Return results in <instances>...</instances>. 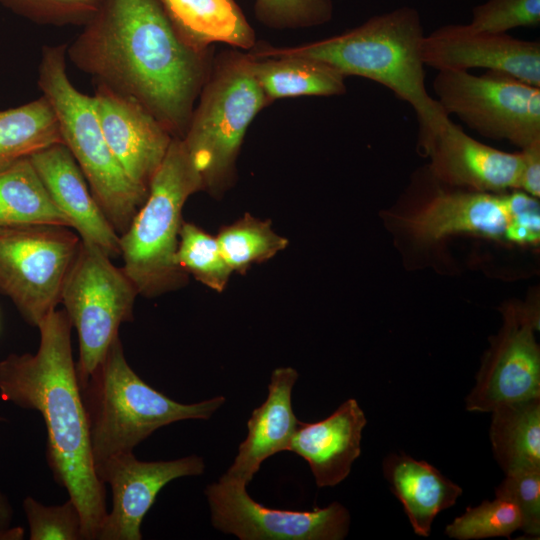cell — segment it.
<instances>
[{
    "mask_svg": "<svg viewBox=\"0 0 540 540\" xmlns=\"http://www.w3.org/2000/svg\"><path fill=\"white\" fill-rule=\"evenodd\" d=\"M67 58L96 84L145 107L183 138L213 63L179 36L160 0H103Z\"/></svg>",
    "mask_w": 540,
    "mask_h": 540,
    "instance_id": "1",
    "label": "cell"
},
{
    "mask_svg": "<svg viewBox=\"0 0 540 540\" xmlns=\"http://www.w3.org/2000/svg\"><path fill=\"white\" fill-rule=\"evenodd\" d=\"M72 323L54 310L38 326L35 354H9L0 361V395L38 411L47 431L46 459L54 480L78 507L84 540H97L107 515L105 484L91 453L86 412L71 345Z\"/></svg>",
    "mask_w": 540,
    "mask_h": 540,
    "instance_id": "2",
    "label": "cell"
},
{
    "mask_svg": "<svg viewBox=\"0 0 540 540\" xmlns=\"http://www.w3.org/2000/svg\"><path fill=\"white\" fill-rule=\"evenodd\" d=\"M424 31L415 8L402 6L375 15L342 34L294 46L272 47L257 43L255 56L291 55L315 59L348 76L363 77L391 90L415 111L419 145L427 141L449 117L425 85L422 59Z\"/></svg>",
    "mask_w": 540,
    "mask_h": 540,
    "instance_id": "3",
    "label": "cell"
},
{
    "mask_svg": "<svg viewBox=\"0 0 540 540\" xmlns=\"http://www.w3.org/2000/svg\"><path fill=\"white\" fill-rule=\"evenodd\" d=\"M94 466L134 448L157 429L187 419H209L224 396L179 403L144 382L128 364L120 338L80 385Z\"/></svg>",
    "mask_w": 540,
    "mask_h": 540,
    "instance_id": "4",
    "label": "cell"
},
{
    "mask_svg": "<svg viewBox=\"0 0 540 540\" xmlns=\"http://www.w3.org/2000/svg\"><path fill=\"white\" fill-rule=\"evenodd\" d=\"M183 138L203 190L221 195L234 181L244 137L271 102L259 85L248 52L219 53L204 83Z\"/></svg>",
    "mask_w": 540,
    "mask_h": 540,
    "instance_id": "5",
    "label": "cell"
},
{
    "mask_svg": "<svg viewBox=\"0 0 540 540\" xmlns=\"http://www.w3.org/2000/svg\"><path fill=\"white\" fill-rule=\"evenodd\" d=\"M66 53V44L43 46L38 86L56 114L63 144L120 236L146 200L148 191L130 179L108 146L92 96L80 92L68 77Z\"/></svg>",
    "mask_w": 540,
    "mask_h": 540,
    "instance_id": "6",
    "label": "cell"
},
{
    "mask_svg": "<svg viewBox=\"0 0 540 540\" xmlns=\"http://www.w3.org/2000/svg\"><path fill=\"white\" fill-rule=\"evenodd\" d=\"M203 190L181 138H173L154 174L148 195L127 230L120 235L123 271L138 294L154 297L182 286L187 278L175 254L187 199Z\"/></svg>",
    "mask_w": 540,
    "mask_h": 540,
    "instance_id": "7",
    "label": "cell"
},
{
    "mask_svg": "<svg viewBox=\"0 0 540 540\" xmlns=\"http://www.w3.org/2000/svg\"><path fill=\"white\" fill-rule=\"evenodd\" d=\"M138 295L122 267L115 266L96 245L81 239L60 299L78 335L79 386L119 337L121 324L133 320Z\"/></svg>",
    "mask_w": 540,
    "mask_h": 540,
    "instance_id": "8",
    "label": "cell"
},
{
    "mask_svg": "<svg viewBox=\"0 0 540 540\" xmlns=\"http://www.w3.org/2000/svg\"><path fill=\"white\" fill-rule=\"evenodd\" d=\"M80 241L63 226L0 228V292L31 326L56 310Z\"/></svg>",
    "mask_w": 540,
    "mask_h": 540,
    "instance_id": "9",
    "label": "cell"
},
{
    "mask_svg": "<svg viewBox=\"0 0 540 540\" xmlns=\"http://www.w3.org/2000/svg\"><path fill=\"white\" fill-rule=\"evenodd\" d=\"M433 89L447 115L485 137L521 149L540 140V87L501 72L442 70Z\"/></svg>",
    "mask_w": 540,
    "mask_h": 540,
    "instance_id": "10",
    "label": "cell"
},
{
    "mask_svg": "<svg viewBox=\"0 0 540 540\" xmlns=\"http://www.w3.org/2000/svg\"><path fill=\"white\" fill-rule=\"evenodd\" d=\"M520 189L491 193L439 192L408 221V229L423 242L469 233L521 245L540 239V208Z\"/></svg>",
    "mask_w": 540,
    "mask_h": 540,
    "instance_id": "11",
    "label": "cell"
},
{
    "mask_svg": "<svg viewBox=\"0 0 540 540\" xmlns=\"http://www.w3.org/2000/svg\"><path fill=\"white\" fill-rule=\"evenodd\" d=\"M246 487L222 478L206 487L214 528L241 540H342L348 533L350 514L338 502L309 511L273 509Z\"/></svg>",
    "mask_w": 540,
    "mask_h": 540,
    "instance_id": "12",
    "label": "cell"
},
{
    "mask_svg": "<svg viewBox=\"0 0 540 540\" xmlns=\"http://www.w3.org/2000/svg\"><path fill=\"white\" fill-rule=\"evenodd\" d=\"M503 314V326L465 399L468 411L491 412L502 404L540 397V349L534 335L538 310L509 306Z\"/></svg>",
    "mask_w": 540,
    "mask_h": 540,
    "instance_id": "13",
    "label": "cell"
},
{
    "mask_svg": "<svg viewBox=\"0 0 540 540\" xmlns=\"http://www.w3.org/2000/svg\"><path fill=\"white\" fill-rule=\"evenodd\" d=\"M205 470L202 457L191 455L169 461H141L133 452L111 456L95 465L98 478L112 491L97 540H141V524L160 490L184 476Z\"/></svg>",
    "mask_w": 540,
    "mask_h": 540,
    "instance_id": "14",
    "label": "cell"
},
{
    "mask_svg": "<svg viewBox=\"0 0 540 540\" xmlns=\"http://www.w3.org/2000/svg\"><path fill=\"white\" fill-rule=\"evenodd\" d=\"M422 59L438 71L484 68L540 87V43L493 33L470 24H450L424 36Z\"/></svg>",
    "mask_w": 540,
    "mask_h": 540,
    "instance_id": "15",
    "label": "cell"
},
{
    "mask_svg": "<svg viewBox=\"0 0 540 540\" xmlns=\"http://www.w3.org/2000/svg\"><path fill=\"white\" fill-rule=\"evenodd\" d=\"M419 147L429 157L430 172L439 182L479 192L519 189L521 152H504L475 140L450 116Z\"/></svg>",
    "mask_w": 540,
    "mask_h": 540,
    "instance_id": "16",
    "label": "cell"
},
{
    "mask_svg": "<svg viewBox=\"0 0 540 540\" xmlns=\"http://www.w3.org/2000/svg\"><path fill=\"white\" fill-rule=\"evenodd\" d=\"M92 98L114 156L130 179L148 191L174 137L145 107L129 96L97 84Z\"/></svg>",
    "mask_w": 540,
    "mask_h": 540,
    "instance_id": "17",
    "label": "cell"
},
{
    "mask_svg": "<svg viewBox=\"0 0 540 540\" xmlns=\"http://www.w3.org/2000/svg\"><path fill=\"white\" fill-rule=\"evenodd\" d=\"M29 158L71 229L111 259L119 257L120 236L99 207L69 149L63 143L54 144Z\"/></svg>",
    "mask_w": 540,
    "mask_h": 540,
    "instance_id": "18",
    "label": "cell"
},
{
    "mask_svg": "<svg viewBox=\"0 0 540 540\" xmlns=\"http://www.w3.org/2000/svg\"><path fill=\"white\" fill-rule=\"evenodd\" d=\"M297 379L298 373L292 367H279L272 372L267 398L252 411L246 438L240 443L232 465L220 478L247 486L267 458L288 451L300 423L291 400Z\"/></svg>",
    "mask_w": 540,
    "mask_h": 540,
    "instance_id": "19",
    "label": "cell"
},
{
    "mask_svg": "<svg viewBox=\"0 0 540 540\" xmlns=\"http://www.w3.org/2000/svg\"><path fill=\"white\" fill-rule=\"evenodd\" d=\"M366 423L357 401L348 399L321 421L300 422L288 451L308 463L318 487H333L349 475L360 456Z\"/></svg>",
    "mask_w": 540,
    "mask_h": 540,
    "instance_id": "20",
    "label": "cell"
},
{
    "mask_svg": "<svg viewBox=\"0 0 540 540\" xmlns=\"http://www.w3.org/2000/svg\"><path fill=\"white\" fill-rule=\"evenodd\" d=\"M383 475L403 505L415 534L428 537L441 511L453 506L462 488L426 461L391 454L383 461Z\"/></svg>",
    "mask_w": 540,
    "mask_h": 540,
    "instance_id": "21",
    "label": "cell"
},
{
    "mask_svg": "<svg viewBox=\"0 0 540 540\" xmlns=\"http://www.w3.org/2000/svg\"><path fill=\"white\" fill-rule=\"evenodd\" d=\"M183 41L198 51L225 43L247 51L256 34L235 0H160Z\"/></svg>",
    "mask_w": 540,
    "mask_h": 540,
    "instance_id": "22",
    "label": "cell"
},
{
    "mask_svg": "<svg viewBox=\"0 0 540 540\" xmlns=\"http://www.w3.org/2000/svg\"><path fill=\"white\" fill-rule=\"evenodd\" d=\"M251 57L253 73L268 100L298 96H336L346 92L345 77L328 64L300 56Z\"/></svg>",
    "mask_w": 540,
    "mask_h": 540,
    "instance_id": "23",
    "label": "cell"
},
{
    "mask_svg": "<svg viewBox=\"0 0 540 540\" xmlns=\"http://www.w3.org/2000/svg\"><path fill=\"white\" fill-rule=\"evenodd\" d=\"M491 412L489 437L505 474L540 469V397L502 404Z\"/></svg>",
    "mask_w": 540,
    "mask_h": 540,
    "instance_id": "24",
    "label": "cell"
},
{
    "mask_svg": "<svg viewBox=\"0 0 540 540\" xmlns=\"http://www.w3.org/2000/svg\"><path fill=\"white\" fill-rule=\"evenodd\" d=\"M27 225L71 228L29 157L0 171V228Z\"/></svg>",
    "mask_w": 540,
    "mask_h": 540,
    "instance_id": "25",
    "label": "cell"
},
{
    "mask_svg": "<svg viewBox=\"0 0 540 540\" xmlns=\"http://www.w3.org/2000/svg\"><path fill=\"white\" fill-rule=\"evenodd\" d=\"M59 143V123L45 96L0 111V171Z\"/></svg>",
    "mask_w": 540,
    "mask_h": 540,
    "instance_id": "26",
    "label": "cell"
},
{
    "mask_svg": "<svg viewBox=\"0 0 540 540\" xmlns=\"http://www.w3.org/2000/svg\"><path fill=\"white\" fill-rule=\"evenodd\" d=\"M216 239L225 262L238 273L273 258L288 246V240L273 230L270 221L249 213L221 228Z\"/></svg>",
    "mask_w": 540,
    "mask_h": 540,
    "instance_id": "27",
    "label": "cell"
},
{
    "mask_svg": "<svg viewBox=\"0 0 540 540\" xmlns=\"http://www.w3.org/2000/svg\"><path fill=\"white\" fill-rule=\"evenodd\" d=\"M176 264L187 275L222 292L233 273L225 262L216 237L193 223H182L175 254Z\"/></svg>",
    "mask_w": 540,
    "mask_h": 540,
    "instance_id": "28",
    "label": "cell"
},
{
    "mask_svg": "<svg viewBox=\"0 0 540 540\" xmlns=\"http://www.w3.org/2000/svg\"><path fill=\"white\" fill-rule=\"evenodd\" d=\"M522 514L511 500L496 496L493 501H483L468 507L459 517L446 526L445 534L457 540L509 537L520 530Z\"/></svg>",
    "mask_w": 540,
    "mask_h": 540,
    "instance_id": "29",
    "label": "cell"
},
{
    "mask_svg": "<svg viewBox=\"0 0 540 540\" xmlns=\"http://www.w3.org/2000/svg\"><path fill=\"white\" fill-rule=\"evenodd\" d=\"M30 540H83L80 511L71 498L61 505L46 506L31 496L23 501Z\"/></svg>",
    "mask_w": 540,
    "mask_h": 540,
    "instance_id": "30",
    "label": "cell"
},
{
    "mask_svg": "<svg viewBox=\"0 0 540 540\" xmlns=\"http://www.w3.org/2000/svg\"><path fill=\"white\" fill-rule=\"evenodd\" d=\"M259 22L272 29H303L322 25L333 15L332 0H255Z\"/></svg>",
    "mask_w": 540,
    "mask_h": 540,
    "instance_id": "31",
    "label": "cell"
},
{
    "mask_svg": "<svg viewBox=\"0 0 540 540\" xmlns=\"http://www.w3.org/2000/svg\"><path fill=\"white\" fill-rule=\"evenodd\" d=\"M493 33L540 24V0H487L475 6L469 23Z\"/></svg>",
    "mask_w": 540,
    "mask_h": 540,
    "instance_id": "32",
    "label": "cell"
},
{
    "mask_svg": "<svg viewBox=\"0 0 540 540\" xmlns=\"http://www.w3.org/2000/svg\"><path fill=\"white\" fill-rule=\"evenodd\" d=\"M15 12L41 24L85 25L103 0H0Z\"/></svg>",
    "mask_w": 540,
    "mask_h": 540,
    "instance_id": "33",
    "label": "cell"
},
{
    "mask_svg": "<svg viewBox=\"0 0 540 540\" xmlns=\"http://www.w3.org/2000/svg\"><path fill=\"white\" fill-rule=\"evenodd\" d=\"M495 495L513 501L521 511V529L526 535H540V469L506 474Z\"/></svg>",
    "mask_w": 540,
    "mask_h": 540,
    "instance_id": "34",
    "label": "cell"
},
{
    "mask_svg": "<svg viewBox=\"0 0 540 540\" xmlns=\"http://www.w3.org/2000/svg\"><path fill=\"white\" fill-rule=\"evenodd\" d=\"M522 170L519 189L539 198L540 196V140L521 149Z\"/></svg>",
    "mask_w": 540,
    "mask_h": 540,
    "instance_id": "35",
    "label": "cell"
},
{
    "mask_svg": "<svg viewBox=\"0 0 540 540\" xmlns=\"http://www.w3.org/2000/svg\"><path fill=\"white\" fill-rule=\"evenodd\" d=\"M25 530L14 524V509L8 497L0 489V540H22Z\"/></svg>",
    "mask_w": 540,
    "mask_h": 540,
    "instance_id": "36",
    "label": "cell"
},
{
    "mask_svg": "<svg viewBox=\"0 0 540 540\" xmlns=\"http://www.w3.org/2000/svg\"><path fill=\"white\" fill-rule=\"evenodd\" d=\"M4 421H5V418L2 415H0V422H4Z\"/></svg>",
    "mask_w": 540,
    "mask_h": 540,
    "instance_id": "37",
    "label": "cell"
}]
</instances>
